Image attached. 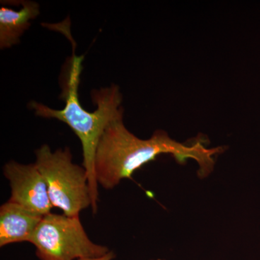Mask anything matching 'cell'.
<instances>
[{
    "label": "cell",
    "mask_w": 260,
    "mask_h": 260,
    "mask_svg": "<svg viewBox=\"0 0 260 260\" xmlns=\"http://www.w3.org/2000/svg\"><path fill=\"white\" fill-rule=\"evenodd\" d=\"M115 257V254L113 251H109L105 255L100 256V257L96 258H86V259H81L79 260H112Z\"/></svg>",
    "instance_id": "obj_8"
},
{
    "label": "cell",
    "mask_w": 260,
    "mask_h": 260,
    "mask_svg": "<svg viewBox=\"0 0 260 260\" xmlns=\"http://www.w3.org/2000/svg\"><path fill=\"white\" fill-rule=\"evenodd\" d=\"M73 56L65 67V72L61 78L62 90L60 95L65 103L64 107L57 110L34 101L30 102L29 107L34 109L38 116L57 119L68 124L79 138L83 148V167L88 175L91 208L93 213H96L99 184L94 172L95 151L99 140L108 125L113 121L123 117L122 95L119 86L115 84L99 90L94 89L91 92V99L93 104L96 105V109L90 112L82 107L78 89L84 56H76L75 42L73 40Z\"/></svg>",
    "instance_id": "obj_2"
},
{
    "label": "cell",
    "mask_w": 260,
    "mask_h": 260,
    "mask_svg": "<svg viewBox=\"0 0 260 260\" xmlns=\"http://www.w3.org/2000/svg\"><path fill=\"white\" fill-rule=\"evenodd\" d=\"M30 243L41 260H79L100 257L109 253L107 246L89 239L80 216L49 213L44 215Z\"/></svg>",
    "instance_id": "obj_4"
},
{
    "label": "cell",
    "mask_w": 260,
    "mask_h": 260,
    "mask_svg": "<svg viewBox=\"0 0 260 260\" xmlns=\"http://www.w3.org/2000/svg\"><path fill=\"white\" fill-rule=\"evenodd\" d=\"M223 147L209 149L200 140L191 145L172 139L167 132L156 130L148 140L140 139L126 129L123 117L119 118L104 130L95 151L94 172L98 184L112 189L124 179L162 154H170L179 164L188 159L199 165L200 177L213 171L216 154L223 153Z\"/></svg>",
    "instance_id": "obj_1"
},
{
    "label": "cell",
    "mask_w": 260,
    "mask_h": 260,
    "mask_svg": "<svg viewBox=\"0 0 260 260\" xmlns=\"http://www.w3.org/2000/svg\"><path fill=\"white\" fill-rule=\"evenodd\" d=\"M44 215L8 201L0 208V246L30 242Z\"/></svg>",
    "instance_id": "obj_6"
},
{
    "label": "cell",
    "mask_w": 260,
    "mask_h": 260,
    "mask_svg": "<svg viewBox=\"0 0 260 260\" xmlns=\"http://www.w3.org/2000/svg\"><path fill=\"white\" fill-rule=\"evenodd\" d=\"M21 9L0 8V49H8L20 43V38L31 25L30 20L39 16V5L35 2L20 1Z\"/></svg>",
    "instance_id": "obj_7"
},
{
    "label": "cell",
    "mask_w": 260,
    "mask_h": 260,
    "mask_svg": "<svg viewBox=\"0 0 260 260\" xmlns=\"http://www.w3.org/2000/svg\"><path fill=\"white\" fill-rule=\"evenodd\" d=\"M156 260H164V259H156Z\"/></svg>",
    "instance_id": "obj_9"
},
{
    "label": "cell",
    "mask_w": 260,
    "mask_h": 260,
    "mask_svg": "<svg viewBox=\"0 0 260 260\" xmlns=\"http://www.w3.org/2000/svg\"><path fill=\"white\" fill-rule=\"evenodd\" d=\"M36 157L34 164L47 184L53 208L68 217L79 216L82 210L91 208L88 173L73 162L69 148L53 152L43 145L36 150Z\"/></svg>",
    "instance_id": "obj_3"
},
{
    "label": "cell",
    "mask_w": 260,
    "mask_h": 260,
    "mask_svg": "<svg viewBox=\"0 0 260 260\" xmlns=\"http://www.w3.org/2000/svg\"><path fill=\"white\" fill-rule=\"evenodd\" d=\"M3 174L11 187V197L8 201L44 216L51 213L53 206L47 184L35 164L10 161L5 164Z\"/></svg>",
    "instance_id": "obj_5"
}]
</instances>
